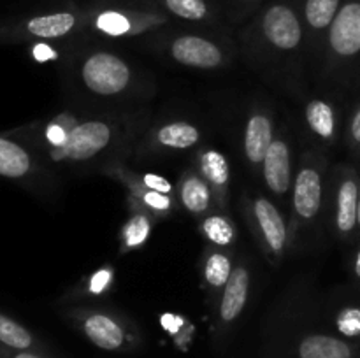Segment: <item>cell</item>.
<instances>
[{
    "label": "cell",
    "instance_id": "1",
    "mask_svg": "<svg viewBox=\"0 0 360 358\" xmlns=\"http://www.w3.org/2000/svg\"><path fill=\"white\" fill-rule=\"evenodd\" d=\"M143 119L108 111H62L9 130L53 168L90 171L123 160L139 137Z\"/></svg>",
    "mask_w": 360,
    "mask_h": 358
},
{
    "label": "cell",
    "instance_id": "2",
    "mask_svg": "<svg viewBox=\"0 0 360 358\" xmlns=\"http://www.w3.org/2000/svg\"><path fill=\"white\" fill-rule=\"evenodd\" d=\"M243 62L269 83L302 98L308 91V39L301 14L288 2L260 11L239 39Z\"/></svg>",
    "mask_w": 360,
    "mask_h": 358
},
{
    "label": "cell",
    "instance_id": "3",
    "mask_svg": "<svg viewBox=\"0 0 360 358\" xmlns=\"http://www.w3.org/2000/svg\"><path fill=\"white\" fill-rule=\"evenodd\" d=\"M74 88L90 100L122 104L151 97L153 84L136 65L109 49H90L69 65Z\"/></svg>",
    "mask_w": 360,
    "mask_h": 358
},
{
    "label": "cell",
    "instance_id": "4",
    "mask_svg": "<svg viewBox=\"0 0 360 358\" xmlns=\"http://www.w3.org/2000/svg\"><path fill=\"white\" fill-rule=\"evenodd\" d=\"M313 77L334 91L350 90L360 83V0L343 2Z\"/></svg>",
    "mask_w": 360,
    "mask_h": 358
},
{
    "label": "cell",
    "instance_id": "5",
    "mask_svg": "<svg viewBox=\"0 0 360 358\" xmlns=\"http://www.w3.org/2000/svg\"><path fill=\"white\" fill-rule=\"evenodd\" d=\"M330 157L316 147L309 146L299 154L294 185L290 193V232L292 246L304 232L320 223L326 214L327 178H329Z\"/></svg>",
    "mask_w": 360,
    "mask_h": 358
},
{
    "label": "cell",
    "instance_id": "6",
    "mask_svg": "<svg viewBox=\"0 0 360 358\" xmlns=\"http://www.w3.org/2000/svg\"><path fill=\"white\" fill-rule=\"evenodd\" d=\"M63 316L98 350L130 353L143 346L144 337L137 323L129 316L102 305H74Z\"/></svg>",
    "mask_w": 360,
    "mask_h": 358
},
{
    "label": "cell",
    "instance_id": "7",
    "mask_svg": "<svg viewBox=\"0 0 360 358\" xmlns=\"http://www.w3.org/2000/svg\"><path fill=\"white\" fill-rule=\"evenodd\" d=\"M241 211L264 256L271 265H281L292 248V232L290 221L280 206L271 197L245 192L241 195Z\"/></svg>",
    "mask_w": 360,
    "mask_h": 358
},
{
    "label": "cell",
    "instance_id": "8",
    "mask_svg": "<svg viewBox=\"0 0 360 358\" xmlns=\"http://www.w3.org/2000/svg\"><path fill=\"white\" fill-rule=\"evenodd\" d=\"M0 178L41 197H49L58 188L56 172L41 154L13 133H0Z\"/></svg>",
    "mask_w": 360,
    "mask_h": 358
},
{
    "label": "cell",
    "instance_id": "9",
    "mask_svg": "<svg viewBox=\"0 0 360 358\" xmlns=\"http://www.w3.org/2000/svg\"><path fill=\"white\" fill-rule=\"evenodd\" d=\"M360 172L359 164L330 165L326 214L334 237L343 244L357 242Z\"/></svg>",
    "mask_w": 360,
    "mask_h": 358
},
{
    "label": "cell",
    "instance_id": "10",
    "mask_svg": "<svg viewBox=\"0 0 360 358\" xmlns=\"http://www.w3.org/2000/svg\"><path fill=\"white\" fill-rule=\"evenodd\" d=\"M81 27V16L70 9L34 13L0 21V44H41L70 37Z\"/></svg>",
    "mask_w": 360,
    "mask_h": 358
},
{
    "label": "cell",
    "instance_id": "11",
    "mask_svg": "<svg viewBox=\"0 0 360 358\" xmlns=\"http://www.w3.org/2000/svg\"><path fill=\"white\" fill-rule=\"evenodd\" d=\"M302 104L301 116L308 135L309 146L323 151L330 157L334 147L343 142L345 116L347 111L336 91L309 95L299 98Z\"/></svg>",
    "mask_w": 360,
    "mask_h": 358
},
{
    "label": "cell",
    "instance_id": "12",
    "mask_svg": "<svg viewBox=\"0 0 360 358\" xmlns=\"http://www.w3.org/2000/svg\"><path fill=\"white\" fill-rule=\"evenodd\" d=\"M158 48L178 65L197 70L227 69L234 56L221 39L202 34H174L162 39Z\"/></svg>",
    "mask_w": 360,
    "mask_h": 358
},
{
    "label": "cell",
    "instance_id": "13",
    "mask_svg": "<svg viewBox=\"0 0 360 358\" xmlns=\"http://www.w3.org/2000/svg\"><path fill=\"white\" fill-rule=\"evenodd\" d=\"M295 135L292 133L290 126H278V132L267 150L266 158L260 167V178L264 186L269 192V197L278 204L285 206L292 193L295 175Z\"/></svg>",
    "mask_w": 360,
    "mask_h": 358
},
{
    "label": "cell",
    "instance_id": "14",
    "mask_svg": "<svg viewBox=\"0 0 360 358\" xmlns=\"http://www.w3.org/2000/svg\"><path fill=\"white\" fill-rule=\"evenodd\" d=\"M202 140L204 132L197 123L190 119H164L141 132L136 150L148 157H171L199 150Z\"/></svg>",
    "mask_w": 360,
    "mask_h": 358
},
{
    "label": "cell",
    "instance_id": "15",
    "mask_svg": "<svg viewBox=\"0 0 360 358\" xmlns=\"http://www.w3.org/2000/svg\"><path fill=\"white\" fill-rule=\"evenodd\" d=\"M252 283V267L246 260H241L234 265L231 279L227 281L217 300V309H214V337H217V343L224 344L225 339L231 336L234 326L241 319L243 312H245L246 305L250 302Z\"/></svg>",
    "mask_w": 360,
    "mask_h": 358
},
{
    "label": "cell",
    "instance_id": "16",
    "mask_svg": "<svg viewBox=\"0 0 360 358\" xmlns=\"http://www.w3.org/2000/svg\"><path fill=\"white\" fill-rule=\"evenodd\" d=\"M276 132L278 125L273 105L266 100L253 102L248 107L245 125H243L241 153L246 167L255 175H260V167Z\"/></svg>",
    "mask_w": 360,
    "mask_h": 358
},
{
    "label": "cell",
    "instance_id": "17",
    "mask_svg": "<svg viewBox=\"0 0 360 358\" xmlns=\"http://www.w3.org/2000/svg\"><path fill=\"white\" fill-rule=\"evenodd\" d=\"M102 174L109 175L125 188L129 207H139L150 213L155 220H167L176 211V206H178L176 197L155 192L144 186L137 178V172L127 167L125 160H116L109 164L108 167L102 168Z\"/></svg>",
    "mask_w": 360,
    "mask_h": 358
},
{
    "label": "cell",
    "instance_id": "18",
    "mask_svg": "<svg viewBox=\"0 0 360 358\" xmlns=\"http://www.w3.org/2000/svg\"><path fill=\"white\" fill-rule=\"evenodd\" d=\"M345 0H304L302 2L301 20L304 25L306 39H308V55H309V70L315 76V70L322 58L323 46H326L327 34L340 13Z\"/></svg>",
    "mask_w": 360,
    "mask_h": 358
},
{
    "label": "cell",
    "instance_id": "19",
    "mask_svg": "<svg viewBox=\"0 0 360 358\" xmlns=\"http://www.w3.org/2000/svg\"><path fill=\"white\" fill-rule=\"evenodd\" d=\"M288 358H360V343L334 332H302L288 350Z\"/></svg>",
    "mask_w": 360,
    "mask_h": 358
},
{
    "label": "cell",
    "instance_id": "20",
    "mask_svg": "<svg viewBox=\"0 0 360 358\" xmlns=\"http://www.w3.org/2000/svg\"><path fill=\"white\" fill-rule=\"evenodd\" d=\"M193 167L200 172L213 192L217 211L229 213L231 197V165L227 157L217 147H199L193 158Z\"/></svg>",
    "mask_w": 360,
    "mask_h": 358
},
{
    "label": "cell",
    "instance_id": "21",
    "mask_svg": "<svg viewBox=\"0 0 360 358\" xmlns=\"http://www.w3.org/2000/svg\"><path fill=\"white\" fill-rule=\"evenodd\" d=\"M176 200L186 213L195 218H204L217 211L210 185L204 181L200 172L193 165L185 168L179 175L178 183H176Z\"/></svg>",
    "mask_w": 360,
    "mask_h": 358
},
{
    "label": "cell",
    "instance_id": "22",
    "mask_svg": "<svg viewBox=\"0 0 360 358\" xmlns=\"http://www.w3.org/2000/svg\"><path fill=\"white\" fill-rule=\"evenodd\" d=\"M153 27V16L130 13L127 9H105L94 16V28L108 37H132Z\"/></svg>",
    "mask_w": 360,
    "mask_h": 358
},
{
    "label": "cell",
    "instance_id": "23",
    "mask_svg": "<svg viewBox=\"0 0 360 358\" xmlns=\"http://www.w3.org/2000/svg\"><path fill=\"white\" fill-rule=\"evenodd\" d=\"M234 256L231 251L221 248H207V251L202 256V281L206 286L207 293L211 298L220 297L221 290L225 288L227 281L231 279L232 270H234Z\"/></svg>",
    "mask_w": 360,
    "mask_h": 358
},
{
    "label": "cell",
    "instance_id": "24",
    "mask_svg": "<svg viewBox=\"0 0 360 358\" xmlns=\"http://www.w3.org/2000/svg\"><path fill=\"white\" fill-rule=\"evenodd\" d=\"M155 218L139 207H129V218L120 230V253L141 249L150 239Z\"/></svg>",
    "mask_w": 360,
    "mask_h": 358
},
{
    "label": "cell",
    "instance_id": "25",
    "mask_svg": "<svg viewBox=\"0 0 360 358\" xmlns=\"http://www.w3.org/2000/svg\"><path fill=\"white\" fill-rule=\"evenodd\" d=\"M200 234L213 248L227 249L234 246L238 239V228L232 221L231 214L224 211H213L207 216L200 218Z\"/></svg>",
    "mask_w": 360,
    "mask_h": 358
},
{
    "label": "cell",
    "instance_id": "26",
    "mask_svg": "<svg viewBox=\"0 0 360 358\" xmlns=\"http://www.w3.org/2000/svg\"><path fill=\"white\" fill-rule=\"evenodd\" d=\"M0 344L13 347V350L44 351V353H48L44 343L32 330H28L27 326L21 325L20 321H16L11 316L4 314V312H0Z\"/></svg>",
    "mask_w": 360,
    "mask_h": 358
},
{
    "label": "cell",
    "instance_id": "27",
    "mask_svg": "<svg viewBox=\"0 0 360 358\" xmlns=\"http://www.w3.org/2000/svg\"><path fill=\"white\" fill-rule=\"evenodd\" d=\"M162 7L172 16L192 23L214 21V9L207 0H160Z\"/></svg>",
    "mask_w": 360,
    "mask_h": 358
},
{
    "label": "cell",
    "instance_id": "28",
    "mask_svg": "<svg viewBox=\"0 0 360 358\" xmlns=\"http://www.w3.org/2000/svg\"><path fill=\"white\" fill-rule=\"evenodd\" d=\"M334 333L360 343V302L345 304L333 316Z\"/></svg>",
    "mask_w": 360,
    "mask_h": 358
},
{
    "label": "cell",
    "instance_id": "29",
    "mask_svg": "<svg viewBox=\"0 0 360 358\" xmlns=\"http://www.w3.org/2000/svg\"><path fill=\"white\" fill-rule=\"evenodd\" d=\"M112 279H115V272L111 267H102V269L95 270L90 277H86L69 297L76 300V297H98V295L108 293L112 286Z\"/></svg>",
    "mask_w": 360,
    "mask_h": 358
},
{
    "label": "cell",
    "instance_id": "30",
    "mask_svg": "<svg viewBox=\"0 0 360 358\" xmlns=\"http://www.w3.org/2000/svg\"><path fill=\"white\" fill-rule=\"evenodd\" d=\"M343 144L348 154L360 164V93L354 104L348 107L347 116H345Z\"/></svg>",
    "mask_w": 360,
    "mask_h": 358
},
{
    "label": "cell",
    "instance_id": "31",
    "mask_svg": "<svg viewBox=\"0 0 360 358\" xmlns=\"http://www.w3.org/2000/svg\"><path fill=\"white\" fill-rule=\"evenodd\" d=\"M0 358H53L51 354L44 351H25V350H13L4 344H0Z\"/></svg>",
    "mask_w": 360,
    "mask_h": 358
},
{
    "label": "cell",
    "instance_id": "32",
    "mask_svg": "<svg viewBox=\"0 0 360 358\" xmlns=\"http://www.w3.org/2000/svg\"><path fill=\"white\" fill-rule=\"evenodd\" d=\"M352 276H354L355 283L360 284V242H357V249H355L354 256H352Z\"/></svg>",
    "mask_w": 360,
    "mask_h": 358
},
{
    "label": "cell",
    "instance_id": "33",
    "mask_svg": "<svg viewBox=\"0 0 360 358\" xmlns=\"http://www.w3.org/2000/svg\"><path fill=\"white\" fill-rule=\"evenodd\" d=\"M359 172H360V164H359ZM357 242H360V193H359V218H357Z\"/></svg>",
    "mask_w": 360,
    "mask_h": 358
},
{
    "label": "cell",
    "instance_id": "34",
    "mask_svg": "<svg viewBox=\"0 0 360 358\" xmlns=\"http://www.w3.org/2000/svg\"><path fill=\"white\" fill-rule=\"evenodd\" d=\"M238 2H262V0H238Z\"/></svg>",
    "mask_w": 360,
    "mask_h": 358
}]
</instances>
